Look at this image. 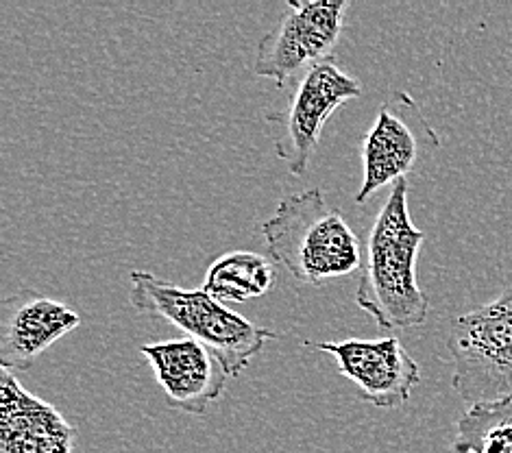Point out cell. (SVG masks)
I'll return each mask as SVG.
<instances>
[{
  "instance_id": "6da1fadb",
  "label": "cell",
  "mask_w": 512,
  "mask_h": 453,
  "mask_svg": "<svg viewBox=\"0 0 512 453\" xmlns=\"http://www.w3.org/2000/svg\"><path fill=\"white\" fill-rule=\"evenodd\" d=\"M425 242L408 210V181H397L375 216L356 288L358 308L386 332L425 323L430 299L419 288L417 260Z\"/></svg>"
},
{
  "instance_id": "7a4b0ae2",
  "label": "cell",
  "mask_w": 512,
  "mask_h": 453,
  "mask_svg": "<svg viewBox=\"0 0 512 453\" xmlns=\"http://www.w3.org/2000/svg\"><path fill=\"white\" fill-rule=\"evenodd\" d=\"M271 260L299 284L323 286L362 268V242L321 188L290 194L262 225Z\"/></svg>"
},
{
  "instance_id": "3957f363",
  "label": "cell",
  "mask_w": 512,
  "mask_h": 453,
  "mask_svg": "<svg viewBox=\"0 0 512 453\" xmlns=\"http://www.w3.org/2000/svg\"><path fill=\"white\" fill-rule=\"evenodd\" d=\"M129 301L140 314L162 318L181 329L186 338L199 340L214 351L229 377L245 371L268 340L279 338L273 329L251 323L203 288L186 290L146 271L129 273Z\"/></svg>"
},
{
  "instance_id": "277c9868",
  "label": "cell",
  "mask_w": 512,
  "mask_h": 453,
  "mask_svg": "<svg viewBox=\"0 0 512 453\" xmlns=\"http://www.w3.org/2000/svg\"><path fill=\"white\" fill-rule=\"evenodd\" d=\"M451 384L469 406L512 397V286L491 303L451 321Z\"/></svg>"
},
{
  "instance_id": "5b68a950",
  "label": "cell",
  "mask_w": 512,
  "mask_h": 453,
  "mask_svg": "<svg viewBox=\"0 0 512 453\" xmlns=\"http://www.w3.org/2000/svg\"><path fill=\"white\" fill-rule=\"evenodd\" d=\"M362 83L340 68L334 59H325L292 85L288 105L266 120L279 127L275 153L284 159L288 170L301 177L310 166L312 153L319 146L325 122L340 105L362 96Z\"/></svg>"
},
{
  "instance_id": "8992f818",
  "label": "cell",
  "mask_w": 512,
  "mask_h": 453,
  "mask_svg": "<svg viewBox=\"0 0 512 453\" xmlns=\"http://www.w3.org/2000/svg\"><path fill=\"white\" fill-rule=\"evenodd\" d=\"M288 14L279 18L258 44L253 72L288 88L303 72L329 59L345 31L347 0H290Z\"/></svg>"
},
{
  "instance_id": "52a82bcc",
  "label": "cell",
  "mask_w": 512,
  "mask_h": 453,
  "mask_svg": "<svg viewBox=\"0 0 512 453\" xmlns=\"http://www.w3.org/2000/svg\"><path fill=\"white\" fill-rule=\"evenodd\" d=\"M438 136L408 92H393L382 103L362 142V186L356 201H369L377 190L406 179L419 159L438 149Z\"/></svg>"
},
{
  "instance_id": "ba28073f",
  "label": "cell",
  "mask_w": 512,
  "mask_h": 453,
  "mask_svg": "<svg viewBox=\"0 0 512 453\" xmlns=\"http://www.w3.org/2000/svg\"><path fill=\"white\" fill-rule=\"evenodd\" d=\"M314 351L334 355L338 371L351 384H356L364 401L375 408H399L410 399L412 390L421 382L417 360L395 336L343 342H306Z\"/></svg>"
},
{
  "instance_id": "9c48e42d",
  "label": "cell",
  "mask_w": 512,
  "mask_h": 453,
  "mask_svg": "<svg viewBox=\"0 0 512 453\" xmlns=\"http://www.w3.org/2000/svg\"><path fill=\"white\" fill-rule=\"evenodd\" d=\"M81 325V316L62 301L22 288L0 303V366L27 373L59 338Z\"/></svg>"
},
{
  "instance_id": "30bf717a",
  "label": "cell",
  "mask_w": 512,
  "mask_h": 453,
  "mask_svg": "<svg viewBox=\"0 0 512 453\" xmlns=\"http://www.w3.org/2000/svg\"><path fill=\"white\" fill-rule=\"evenodd\" d=\"M140 351L151 362L170 408L201 416L210 403L225 395L229 373L218 355L199 340L151 342Z\"/></svg>"
},
{
  "instance_id": "8fae6325",
  "label": "cell",
  "mask_w": 512,
  "mask_h": 453,
  "mask_svg": "<svg viewBox=\"0 0 512 453\" xmlns=\"http://www.w3.org/2000/svg\"><path fill=\"white\" fill-rule=\"evenodd\" d=\"M77 430L14 373H0V453H72Z\"/></svg>"
},
{
  "instance_id": "7c38bea8",
  "label": "cell",
  "mask_w": 512,
  "mask_h": 453,
  "mask_svg": "<svg viewBox=\"0 0 512 453\" xmlns=\"http://www.w3.org/2000/svg\"><path fill=\"white\" fill-rule=\"evenodd\" d=\"M275 284L271 257L251 251H231L207 268L203 290L221 303H245L264 297Z\"/></svg>"
},
{
  "instance_id": "4fadbf2b",
  "label": "cell",
  "mask_w": 512,
  "mask_h": 453,
  "mask_svg": "<svg viewBox=\"0 0 512 453\" xmlns=\"http://www.w3.org/2000/svg\"><path fill=\"white\" fill-rule=\"evenodd\" d=\"M454 453H512V397L475 403L460 416Z\"/></svg>"
}]
</instances>
